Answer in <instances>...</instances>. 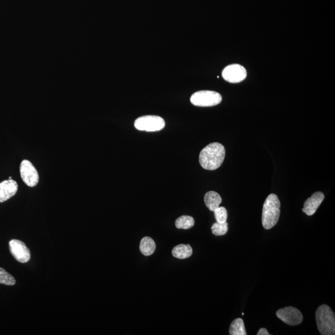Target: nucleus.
<instances>
[{
    "label": "nucleus",
    "mask_w": 335,
    "mask_h": 335,
    "mask_svg": "<svg viewBox=\"0 0 335 335\" xmlns=\"http://www.w3.org/2000/svg\"><path fill=\"white\" fill-rule=\"evenodd\" d=\"M225 156V150L223 145L220 143H211L201 152L200 165L205 170H217L223 164Z\"/></svg>",
    "instance_id": "nucleus-1"
},
{
    "label": "nucleus",
    "mask_w": 335,
    "mask_h": 335,
    "mask_svg": "<svg viewBox=\"0 0 335 335\" xmlns=\"http://www.w3.org/2000/svg\"><path fill=\"white\" fill-rule=\"evenodd\" d=\"M281 202L274 194L268 196L263 207L262 224L267 230L271 229L278 223L280 216Z\"/></svg>",
    "instance_id": "nucleus-2"
},
{
    "label": "nucleus",
    "mask_w": 335,
    "mask_h": 335,
    "mask_svg": "<svg viewBox=\"0 0 335 335\" xmlns=\"http://www.w3.org/2000/svg\"><path fill=\"white\" fill-rule=\"evenodd\" d=\"M316 322L318 330L322 335L335 334V316L329 306L322 305L316 311Z\"/></svg>",
    "instance_id": "nucleus-3"
},
{
    "label": "nucleus",
    "mask_w": 335,
    "mask_h": 335,
    "mask_svg": "<svg viewBox=\"0 0 335 335\" xmlns=\"http://www.w3.org/2000/svg\"><path fill=\"white\" fill-rule=\"evenodd\" d=\"M223 100L220 93L209 90L196 92L190 98L191 103L199 107H212L218 105Z\"/></svg>",
    "instance_id": "nucleus-4"
},
{
    "label": "nucleus",
    "mask_w": 335,
    "mask_h": 335,
    "mask_svg": "<svg viewBox=\"0 0 335 335\" xmlns=\"http://www.w3.org/2000/svg\"><path fill=\"white\" fill-rule=\"evenodd\" d=\"M134 126L138 131L156 132L165 128V122L162 117L158 115H148L136 119Z\"/></svg>",
    "instance_id": "nucleus-5"
},
{
    "label": "nucleus",
    "mask_w": 335,
    "mask_h": 335,
    "mask_svg": "<svg viewBox=\"0 0 335 335\" xmlns=\"http://www.w3.org/2000/svg\"><path fill=\"white\" fill-rule=\"evenodd\" d=\"M224 80L230 83L242 82L246 78L247 71L240 64H231L223 69L222 73Z\"/></svg>",
    "instance_id": "nucleus-6"
},
{
    "label": "nucleus",
    "mask_w": 335,
    "mask_h": 335,
    "mask_svg": "<svg viewBox=\"0 0 335 335\" xmlns=\"http://www.w3.org/2000/svg\"><path fill=\"white\" fill-rule=\"evenodd\" d=\"M20 174L22 181L27 186L34 187L38 184L39 173L29 160H23L21 163Z\"/></svg>",
    "instance_id": "nucleus-7"
},
{
    "label": "nucleus",
    "mask_w": 335,
    "mask_h": 335,
    "mask_svg": "<svg viewBox=\"0 0 335 335\" xmlns=\"http://www.w3.org/2000/svg\"><path fill=\"white\" fill-rule=\"evenodd\" d=\"M276 315L279 319L289 325L295 326L300 324L303 321V315L295 307H288L278 310Z\"/></svg>",
    "instance_id": "nucleus-8"
},
{
    "label": "nucleus",
    "mask_w": 335,
    "mask_h": 335,
    "mask_svg": "<svg viewBox=\"0 0 335 335\" xmlns=\"http://www.w3.org/2000/svg\"><path fill=\"white\" fill-rule=\"evenodd\" d=\"M11 255L18 262L22 263L28 262L31 258V253L24 242L18 240H12L9 242Z\"/></svg>",
    "instance_id": "nucleus-9"
},
{
    "label": "nucleus",
    "mask_w": 335,
    "mask_h": 335,
    "mask_svg": "<svg viewBox=\"0 0 335 335\" xmlns=\"http://www.w3.org/2000/svg\"><path fill=\"white\" fill-rule=\"evenodd\" d=\"M325 196L321 192H316L312 195L311 198L307 199L304 203L302 211L307 216H311L315 213L318 207L324 200Z\"/></svg>",
    "instance_id": "nucleus-10"
},
{
    "label": "nucleus",
    "mask_w": 335,
    "mask_h": 335,
    "mask_svg": "<svg viewBox=\"0 0 335 335\" xmlns=\"http://www.w3.org/2000/svg\"><path fill=\"white\" fill-rule=\"evenodd\" d=\"M18 189V183L15 180L8 179L0 182V202L12 198L17 193Z\"/></svg>",
    "instance_id": "nucleus-11"
},
{
    "label": "nucleus",
    "mask_w": 335,
    "mask_h": 335,
    "mask_svg": "<svg viewBox=\"0 0 335 335\" xmlns=\"http://www.w3.org/2000/svg\"><path fill=\"white\" fill-rule=\"evenodd\" d=\"M204 200L205 205L212 212L217 209L222 202L221 196L215 191L207 192L205 195Z\"/></svg>",
    "instance_id": "nucleus-12"
},
{
    "label": "nucleus",
    "mask_w": 335,
    "mask_h": 335,
    "mask_svg": "<svg viewBox=\"0 0 335 335\" xmlns=\"http://www.w3.org/2000/svg\"><path fill=\"white\" fill-rule=\"evenodd\" d=\"M193 254V249L189 245L180 244L173 248L172 255L179 259H186L190 257Z\"/></svg>",
    "instance_id": "nucleus-13"
},
{
    "label": "nucleus",
    "mask_w": 335,
    "mask_h": 335,
    "mask_svg": "<svg viewBox=\"0 0 335 335\" xmlns=\"http://www.w3.org/2000/svg\"><path fill=\"white\" fill-rule=\"evenodd\" d=\"M156 245L154 240L150 237H144L141 240L140 250L145 256L152 255L156 251Z\"/></svg>",
    "instance_id": "nucleus-14"
},
{
    "label": "nucleus",
    "mask_w": 335,
    "mask_h": 335,
    "mask_svg": "<svg viewBox=\"0 0 335 335\" xmlns=\"http://www.w3.org/2000/svg\"><path fill=\"white\" fill-rule=\"evenodd\" d=\"M231 335H246L244 320L242 318H237L231 323L230 330Z\"/></svg>",
    "instance_id": "nucleus-15"
},
{
    "label": "nucleus",
    "mask_w": 335,
    "mask_h": 335,
    "mask_svg": "<svg viewBox=\"0 0 335 335\" xmlns=\"http://www.w3.org/2000/svg\"><path fill=\"white\" fill-rule=\"evenodd\" d=\"M175 225L179 229H189L195 225V220L191 216H182L177 219Z\"/></svg>",
    "instance_id": "nucleus-16"
},
{
    "label": "nucleus",
    "mask_w": 335,
    "mask_h": 335,
    "mask_svg": "<svg viewBox=\"0 0 335 335\" xmlns=\"http://www.w3.org/2000/svg\"><path fill=\"white\" fill-rule=\"evenodd\" d=\"M0 284L7 286H13L16 284L15 279L12 275L2 268H0Z\"/></svg>",
    "instance_id": "nucleus-17"
},
{
    "label": "nucleus",
    "mask_w": 335,
    "mask_h": 335,
    "mask_svg": "<svg viewBox=\"0 0 335 335\" xmlns=\"http://www.w3.org/2000/svg\"><path fill=\"white\" fill-rule=\"evenodd\" d=\"M211 229L212 233L216 236L225 235L228 231V223L227 222L224 223H215L212 225Z\"/></svg>",
    "instance_id": "nucleus-18"
},
{
    "label": "nucleus",
    "mask_w": 335,
    "mask_h": 335,
    "mask_svg": "<svg viewBox=\"0 0 335 335\" xmlns=\"http://www.w3.org/2000/svg\"><path fill=\"white\" fill-rule=\"evenodd\" d=\"M217 223H224L227 220V211L225 207H219L214 211Z\"/></svg>",
    "instance_id": "nucleus-19"
},
{
    "label": "nucleus",
    "mask_w": 335,
    "mask_h": 335,
    "mask_svg": "<svg viewBox=\"0 0 335 335\" xmlns=\"http://www.w3.org/2000/svg\"><path fill=\"white\" fill-rule=\"evenodd\" d=\"M258 335H269L270 334L268 333V331L265 328H262L260 330H259Z\"/></svg>",
    "instance_id": "nucleus-20"
},
{
    "label": "nucleus",
    "mask_w": 335,
    "mask_h": 335,
    "mask_svg": "<svg viewBox=\"0 0 335 335\" xmlns=\"http://www.w3.org/2000/svg\"><path fill=\"white\" fill-rule=\"evenodd\" d=\"M9 179H11V177H9Z\"/></svg>",
    "instance_id": "nucleus-21"
}]
</instances>
